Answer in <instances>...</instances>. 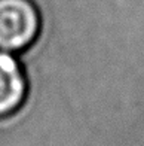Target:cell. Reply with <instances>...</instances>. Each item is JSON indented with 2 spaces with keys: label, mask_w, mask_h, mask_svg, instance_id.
Returning a JSON list of instances; mask_svg holds the SVG:
<instances>
[{
  "label": "cell",
  "mask_w": 144,
  "mask_h": 146,
  "mask_svg": "<svg viewBox=\"0 0 144 146\" xmlns=\"http://www.w3.org/2000/svg\"><path fill=\"white\" fill-rule=\"evenodd\" d=\"M27 94L28 82L19 58L0 49V119L21 109Z\"/></svg>",
  "instance_id": "2"
},
{
  "label": "cell",
  "mask_w": 144,
  "mask_h": 146,
  "mask_svg": "<svg viewBox=\"0 0 144 146\" xmlns=\"http://www.w3.org/2000/svg\"><path fill=\"white\" fill-rule=\"evenodd\" d=\"M40 33V14L31 0H0V49L21 54Z\"/></svg>",
  "instance_id": "1"
}]
</instances>
